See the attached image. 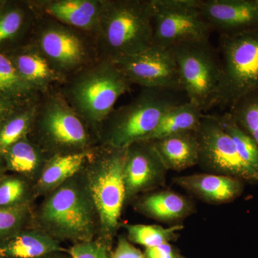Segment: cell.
<instances>
[{
    "label": "cell",
    "mask_w": 258,
    "mask_h": 258,
    "mask_svg": "<svg viewBox=\"0 0 258 258\" xmlns=\"http://www.w3.org/2000/svg\"><path fill=\"white\" fill-rule=\"evenodd\" d=\"M28 180L18 175H4L0 179V207L30 205L32 191Z\"/></svg>",
    "instance_id": "obj_30"
},
{
    "label": "cell",
    "mask_w": 258,
    "mask_h": 258,
    "mask_svg": "<svg viewBox=\"0 0 258 258\" xmlns=\"http://www.w3.org/2000/svg\"><path fill=\"white\" fill-rule=\"evenodd\" d=\"M126 148L103 145L86 164L85 180L98 216L101 240L111 245L125 202Z\"/></svg>",
    "instance_id": "obj_5"
},
{
    "label": "cell",
    "mask_w": 258,
    "mask_h": 258,
    "mask_svg": "<svg viewBox=\"0 0 258 258\" xmlns=\"http://www.w3.org/2000/svg\"><path fill=\"white\" fill-rule=\"evenodd\" d=\"M0 258H3V257H2L1 256H0Z\"/></svg>",
    "instance_id": "obj_38"
},
{
    "label": "cell",
    "mask_w": 258,
    "mask_h": 258,
    "mask_svg": "<svg viewBox=\"0 0 258 258\" xmlns=\"http://www.w3.org/2000/svg\"><path fill=\"white\" fill-rule=\"evenodd\" d=\"M167 171L152 141L130 144L126 147L123 170L125 201L164 184Z\"/></svg>",
    "instance_id": "obj_13"
},
{
    "label": "cell",
    "mask_w": 258,
    "mask_h": 258,
    "mask_svg": "<svg viewBox=\"0 0 258 258\" xmlns=\"http://www.w3.org/2000/svg\"><path fill=\"white\" fill-rule=\"evenodd\" d=\"M39 100L35 103L20 107L0 123L2 156L13 144L28 137L35 120Z\"/></svg>",
    "instance_id": "obj_25"
},
{
    "label": "cell",
    "mask_w": 258,
    "mask_h": 258,
    "mask_svg": "<svg viewBox=\"0 0 258 258\" xmlns=\"http://www.w3.org/2000/svg\"><path fill=\"white\" fill-rule=\"evenodd\" d=\"M138 205L142 213L163 222L179 221L195 210L193 204L187 198L169 190L147 195Z\"/></svg>",
    "instance_id": "obj_22"
},
{
    "label": "cell",
    "mask_w": 258,
    "mask_h": 258,
    "mask_svg": "<svg viewBox=\"0 0 258 258\" xmlns=\"http://www.w3.org/2000/svg\"><path fill=\"white\" fill-rule=\"evenodd\" d=\"M93 149L74 154H57L49 158L36 181L37 194H49L78 175L92 158Z\"/></svg>",
    "instance_id": "obj_19"
},
{
    "label": "cell",
    "mask_w": 258,
    "mask_h": 258,
    "mask_svg": "<svg viewBox=\"0 0 258 258\" xmlns=\"http://www.w3.org/2000/svg\"><path fill=\"white\" fill-rule=\"evenodd\" d=\"M111 245L102 240L75 244L68 250L72 258H111Z\"/></svg>",
    "instance_id": "obj_32"
},
{
    "label": "cell",
    "mask_w": 258,
    "mask_h": 258,
    "mask_svg": "<svg viewBox=\"0 0 258 258\" xmlns=\"http://www.w3.org/2000/svg\"><path fill=\"white\" fill-rule=\"evenodd\" d=\"M111 258H146L143 252L131 243L125 237H120L116 247L111 252Z\"/></svg>",
    "instance_id": "obj_33"
},
{
    "label": "cell",
    "mask_w": 258,
    "mask_h": 258,
    "mask_svg": "<svg viewBox=\"0 0 258 258\" xmlns=\"http://www.w3.org/2000/svg\"><path fill=\"white\" fill-rule=\"evenodd\" d=\"M56 252H66L60 242L40 229H25L0 244L3 258H40Z\"/></svg>",
    "instance_id": "obj_20"
},
{
    "label": "cell",
    "mask_w": 258,
    "mask_h": 258,
    "mask_svg": "<svg viewBox=\"0 0 258 258\" xmlns=\"http://www.w3.org/2000/svg\"><path fill=\"white\" fill-rule=\"evenodd\" d=\"M152 142L167 170L182 171L199 163L197 132L174 134Z\"/></svg>",
    "instance_id": "obj_18"
},
{
    "label": "cell",
    "mask_w": 258,
    "mask_h": 258,
    "mask_svg": "<svg viewBox=\"0 0 258 258\" xmlns=\"http://www.w3.org/2000/svg\"><path fill=\"white\" fill-rule=\"evenodd\" d=\"M30 217V205L0 207V244L25 230Z\"/></svg>",
    "instance_id": "obj_31"
},
{
    "label": "cell",
    "mask_w": 258,
    "mask_h": 258,
    "mask_svg": "<svg viewBox=\"0 0 258 258\" xmlns=\"http://www.w3.org/2000/svg\"><path fill=\"white\" fill-rule=\"evenodd\" d=\"M201 10L220 35L258 28V0H201Z\"/></svg>",
    "instance_id": "obj_14"
},
{
    "label": "cell",
    "mask_w": 258,
    "mask_h": 258,
    "mask_svg": "<svg viewBox=\"0 0 258 258\" xmlns=\"http://www.w3.org/2000/svg\"><path fill=\"white\" fill-rule=\"evenodd\" d=\"M174 182L205 203L213 205L233 201L242 195L244 187L242 180L211 173L179 176Z\"/></svg>",
    "instance_id": "obj_16"
},
{
    "label": "cell",
    "mask_w": 258,
    "mask_h": 258,
    "mask_svg": "<svg viewBox=\"0 0 258 258\" xmlns=\"http://www.w3.org/2000/svg\"><path fill=\"white\" fill-rule=\"evenodd\" d=\"M186 101L181 90L142 88L132 101L110 113L98 128V137L103 145L126 148L144 140L166 112Z\"/></svg>",
    "instance_id": "obj_2"
},
{
    "label": "cell",
    "mask_w": 258,
    "mask_h": 258,
    "mask_svg": "<svg viewBox=\"0 0 258 258\" xmlns=\"http://www.w3.org/2000/svg\"><path fill=\"white\" fill-rule=\"evenodd\" d=\"M153 45L171 48L183 42L208 40L213 31L201 0H152Z\"/></svg>",
    "instance_id": "obj_9"
},
{
    "label": "cell",
    "mask_w": 258,
    "mask_h": 258,
    "mask_svg": "<svg viewBox=\"0 0 258 258\" xmlns=\"http://www.w3.org/2000/svg\"><path fill=\"white\" fill-rule=\"evenodd\" d=\"M42 20L37 25L33 44L56 72L67 79L94 62L78 30L51 19Z\"/></svg>",
    "instance_id": "obj_10"
},
{
    "label": "cell",
    "mask_w": 258,
    "mask_h": 258,
    "mask_svg": "<svg viewBox=\"0 0 258 258\" xmlns=\"http://www.w3.org/2000/svg\"><path fill=\"white\" fill-rule=\"evenodd\" d=\"M30 15L28 10L19 6H5L0 10V47L23 34L28 26Z\"/></svg>",
    "instance_id": "obj_29"
},
{
    "label": "cell",
    "mask_w": 258,
    "mask_h": 258,
    "mask_svg": "<svg viewBox=\"0 0 258 258\" xmlns=\"http://www.w3.org/2000/svg\"><path fill=\"white\" fill-rule=\"evenodd\" d=\"M215 117L226 134L233 142L242 160L258 171V147L252 139L239 126L230 112Z\"/></svg>",
    "instance_id": "obj_26"
},
{
    "label": "cell",
    "mask_w": 258,
    "mask_h": 258,
    "mask_svg": "<svg viewBox=\"0 0 258 258\" xmlns=\"http://www.w3.org/2000/svg\"><path fill=\"white\" fill-rule=\"evenodd\" d=\"M37 218L40 230L58 241L93 240L98 220L85 177L75 176L47 194Z\"/></svg>",
    "instance_id": "obj_3"
},
{
    "label": "cell",
    "mask_w": 258,
    "mask_h": 258,
    "mask_svg": "<svg viewBox=\"0 0 258 258\" xmlns=\"http://www.w3.org/2000/svg\"><path fill=\"white\" fill-rule=\"evenodd\" d=\"M42 96L31 129L36 134L35 142L51 157L92 149L91 127L71 108L62 93L48 91Z\"/></svg>",
    "instance_id": "obj_6"
},
{
    "label": "cell",
    "mask_w": 258,
    "mask_h": 258,
    "mask_svg": "<svg viewBox=\"0 0 258 258\" xmlns=\"http://www.w3.org/2000/svg\"><path fill=\"white\" fill-rule=\"evenodd\" d=\"M18 105L0 98V123L20 108Z\"/></svg>",
    "instance_id": "obj_35"
},
{
    "label": "cell",
    "mask_w": 258,
    "mask_h": 258,
    "mask_svg": "<svg viewBox=\"0 0 258 258\" xmlns=\"http://www.w3.org/2000/svg\"><path fill=\"white\" fill-rule=\"evenodd\" d=\"M8 55L22 79L40 94L50 91L55 83L66 82V78L51 67L33 43L18 47Z\"/></svg>",
    "instance_id": "obj_17"
},
{
    "label": "cell",
    "mask_w": 258,
    "mask_h": 258,
    "mask_svg": "<svg viewBox=\"0 0 258 258\" xmlns=\"http://www.w3.org/2000/svg\"><path fill=\"white\" fill-rule=\"evenodd\" d=\"M50 157L28 137L13 144L3 154L7 170L35 181Z\"/></svg>",
    "instance_id": "obj_21"
},
{
    "label": "cell",
    "mask_w": 258,
    "mask_h": 258,
    "mask_svg": "<svg viewBox=\"0 0 258 258\" xmlns=\"http://www.w3.org/2000/svg\"><path fill=\"white\" fill-rule=\"evenodd\" d=\"M7 171L6 167H5L4 159H3V156L0 154V179L5 175V171Z\"/></svg>",
    "instance_id": "obj_37"
},
{
    "label": "cell",
    "mask_w": 258,
    "mask_h": 258,
    "mask_svg": "<svg viewBox=\"0 0 258 258\" xmlns=\"http://www.w3.org/2000/svg\"><path fill=\"white\" fill-rule=\"evenodd\" d=\"M152 0H103L96 36L98 59L115 60L153 46Z\"/></svg>",
    "instance_id": "obj_1"
},
{
    "label": "cell",
    "mask_w": 258,
    "mask_h": 258,
    "mask_svg": "<svg viewBox=\"0 0 258 258\" xmlns=\"http://www.w3.org/2000/svg\"><path fill=\"white\" fill-rule=\"evenodd\" d=\"M146 258H186L179 249L170 243H165L145 249Z\"/></svg>",
    "instance_id": "obj_34"
},
{
    "label": "cell",
    "mask_w": 258,
    "mask_h": 258,
    "mask_svg": "<svg viewBox=\"0 0 258 258\" xmlns=\"http://www.w3.org/2000/svg\"><path fill=\"white\" fill-rule=\"evenodd\" d=\"M229 112L258 147V90L241 98Z\"/></svg>",
    "instance_id": "obj_28"
},
{
    "label": "cell",
    "mask_w": 258,
    "mask_h": 258,
    "mask_svg": "<svg viewBox=\"0 0 258 258\" xmlns=\"http://www.w3.org/2000/svg\"><path fill=\"white\" fill-rule=\"evenodd\" d=\"M221 83L217 106L229 109L258 90V28L220 35Z\"/></svg>",
    "instance_id": "obj_7"
},
{
    "label": "cell",
    "mask_w": 258,
    "mask_h": 258,
    "mask_svg": "<svg viewBox=\"0 0 258 258\" xmlns=\"http://www.w3.org/2000/svg\"><path fill=\"white\" fill-rule=\"evenodd\" d=\"M71 78L61 93L74 111L96 131L132 86L115 62L105 59H98Z\"/></svg>",
    "instance_id": "obj_4"
},
{
    "label": "cell",
    "mask_w": 258,
    "mask_h": 258,
    "mask_svg": "<svg viewBox=\"0 0 258 258\" xmlns=\"http://www.w3.org/2000/svg\"><path fill=\"white\" fill-rule=\"evenodd\" d=\"M125 228L130 242L149 248L175 241L184 226L178 224L169 227L157 225H128Z\"/></svg>",
    "instance_id": "obj_27"
},
{
    "label": "cell",
    "mask_w": 258,
    "mask_h": 258,
    "mask_svg": "<svg viewBox=\"0 0 258 258\" xmlns=\"http://www.w3.org/2000/svg\"><path fill=\"white\" fill-rule=\"evenodd\" d=\"M113 62L132 85L183 91L171 48L153 45L141 53L120 57Z\"/></svg>",
    "instance_id": "obj_12"
},
{
    "label": "cell",
    "mask_w": 258,
    "mask_h": 258,
    "mask_svg": "<svg viewBox=\"0 0 258 258\" xmlns=\"http://www.w3.org/2000/svg\"><path fill=\"white\" fill-rule=\"evenodd\" d=\"M171 49L189 101L204 113L217 106L221 62L210 40L183 42Z\"/></svg>",
    "instance_id": "obj_8"
},
{
    "label": "cell",
    "mask_w": 258,
    "mask_h": 258,
    "mask_svg": "<svg viewBox=\"0 0 258 258\" xmlns=\"http://www.w3.org/2000/svg\"><path fill=\"white\" fill-rule=\"evenodd\" d=\"M40 258H72L68 254H64V252H52V253L47 254V255L43 256Z\"/></svg>",
    "instance_id": "obj_36"
},
{
    "label": "cell",
    "mask_w": 258,
    "mask_h": 258,
    "mask_svg": "<svg viewBox=\"0 0 258 258\" xmlns=\"http://www.w3.org/2000/svg\"><path fill=\"white\" fill-rule=\"evenodd\" d=\"M204 114L191 102H185L166 112L157 126L144 140L154 141L174 134L198 132Z\"/></svg>",
    "instance_id": "obj_23"
},
{
    "label": "cell",
    "mask_w": 258,
    "mask_h": 258,
    "mask_svg": "<svg viewBox=\"0 0 258 258\" xmlns=\"http://www.w3.org/2000/svg\"><path fill=\"white\" fill-rule=\"evenodd\" d=\"M41 96L22 79L8 54L0 52V98L24 106L35 103Z\"/></svg>",
    "instance_id": "obj_24"
},
{
    "label": "cell",
    "mask_w": 258,
    "mask_h": 258,
    "mask_svg": "<svg viewBox=\"0 0 258 258\" xmlns=\"http://www.w3.org/2000/svg\"><path fill=\"white\" fill-rule=\"evenodd\" d=\"M197 133L200 144L198 164L208 173L258 183V171L242 160L215 115L204 114Z\"/></svg>",
    "instance_id": "obj_11"
},
{
    "label": "cell",
    "mask_w": 258,
    "mask_h": 258,
    "mask_svg": "<svg viewBox=\"0 0 258 258\" xmlns=\"http://www.w3.org/2000/svg\"><path fill=\"white\" fill-rule=\"evenodd\" d=\"M103 0H40L30 3L35 10L71 28L96 36Z\"/></svg>",
    "instance_id": "obj_15"
}]
</instances>
